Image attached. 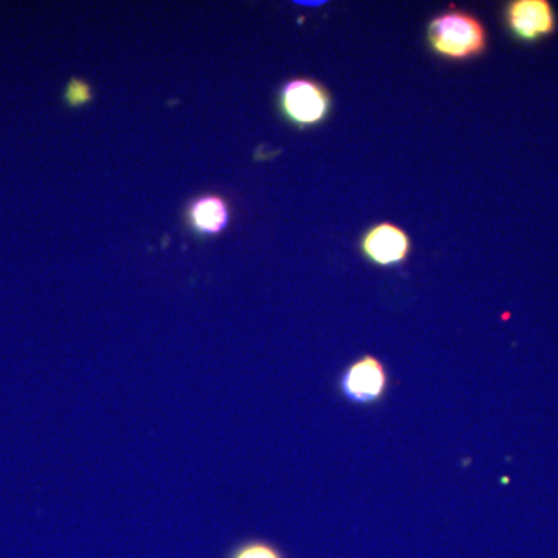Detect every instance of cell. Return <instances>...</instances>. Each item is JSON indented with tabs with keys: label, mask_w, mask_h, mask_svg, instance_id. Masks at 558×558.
<instances>
[{
	"label": "cell",
	"mask_w": 558,
	"mask_h": 558,
	"mask_svg": "<svg viewBox=\"0 0 558 558\" xmlns=\"http://www.w3.org/2000/svg\"><path fill=\"white\" fill-rule=\"evenodd\" d=\"M429 49L449 61H468L487 49L483 22L469 11L449 10L433 17L427 28Z\"/></svg>",
	"instance_id": "6da1fadb"
},
{
	"label": "cell",
	"mask_w": 558,
	"mask_h": 558,
	"mask_svg": "<svg viewBox=\"0 0 558 558\" xmlns=\"http://www.w3.org/2000/svg\"><path fill=\"white\" fill-rule=\"evenodd\" d=\"M279 105L290 123L299 128L317 126L328 117L330 95L318 81L296 78L282 87Z\"/></svg>",
	"instance_id": "7a4b0ae2"
},
{
	"label": "cell",
	"mask_w": 558,
	"mask_h": 558,
	"mask_svg": "<svg viewBox=\"0 0 558 558\" xmlns=\"http://www.w3.org/2000/svg\"><path fill=\"white\" fill-rule=\"evenodd\" d=\"M389 376L384 363L374 355H363L344 369L340 379L343 398L357 405L380 402L388 392Z\"/></svg>",
	"instance_id": "3957f363"
},
{
	"label": "cell",
	"mask_w": 558,
	"mask_h": 558,
	"mask_svg": "<svg viewBox=\"0 0 558 558\" xmlns=\"http://www.w3.org/2000/svg\"><path fill=\"white\" fill-rule=\"evenodd\" d=\"M510 35L520 43L532 44L556 32L557 16L546 0H513L505 11Z\"/></svg>",
	"instance_id": "277c9868"
},
{
	"label": "cell",
	"mask_w": 558,
	"mask_h": 558,
	"mask_svg": "<svg viewBox=\"0 0 558 558\" xmlns=\"http://www.w3.org/2000/svg\"><path fill=\"white\" fill-rule=\"evenodd\" d=\"M360 250L374 266H399L409 258L411 241L405 230L395 223L381 222L363 234Z\"/></svg>",
	"instance_id": "5b68a950"
},
{
	"label": "cell",
	"mask_w": 558,
	"mask_h": 558,
	"mask_svg": "<svg viewBox=\"0 0 558 558\" xmlns=\"http://www.w3.org/2000/svg\"><path fill=\"white\" fill-rule=\"evenodd\" d=\"M190 226L204 236L222 233L230 222V207L218 194L197 197L189 208Z\"/></svg>",
	"instance_id": "8992f818"
},
{
	"label": "cell",
	"mask_w": 558,
	"mask_h": 558,
	"mask_svg": "<svg viewBox=\"0 0 558 558\" xmlns=\"http://www.w3.org/2000/svg\"><path fill=\"white\" fill-rule=\"evenodd\" d=\"M230 558H284L277 546L270 545L260 539H253V542L242 543L234 549Z\"/></svg>",
	"instance_id": "52a82bcc"
},
{
	"label": "cell",
	"mask_w": 558,
	"mask_h": 558,
	"mask_svg": "<svg viewBox=\"0 0 558 558\" xmlns=\"http://www.w3.org/2000/svg\"><path fill=\"white\" fill-rule=\"evenodd\" d=\"M64 100L70 108H81L92 100L89 83L84 80L73 78L69 81L64 92Z\"/></svg>",
	"instance_id": "ba28073f"
}]
</instances>
